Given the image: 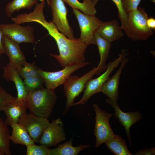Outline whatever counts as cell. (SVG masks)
I'll list each match as a JSON object with an SVG mask.
<instances>
[{
    "label": "cell",
    "instance_id": "cell-21",
    "mask_svg": "<svg viewBox=\"0 0 155 155\" xmlns=\"http://www.w3.org/2000/svg\"><path fill=\"white\" fill-rule=\"evenodd\" d=\"M72 138L69 141L59 144L55 148L50 149V155H77L82 150L88 148L89 144L80 145L77 147L73 146Z\"/></svg>",
    "mask_w": 155,
    "mask_h": 155
},
{
    "label": "cell",
    "instance_id": "cell-18",
    "mask_svg": "<svg viewBox=\"0 0 155 155\" xmlns=\"http://www.w3.org/2000/svg\"><path fill=\"white\" fill-rule=\"evenodd\" d=\"M27 109L25 101L16 98L3 110L6 117L5 122L8 125L18 123L20 118L26 113Z\"/></svg>",
    "mask_w": 155,
    "mask_h": 155
},
{
    "label": "cell",
    "instance_id": "cell-26",
    "mask_svg": "<svg viewBox=\"0 0 155 155\" xmlns=\"http://www.w3.org/2000/svg\"><path fill=\"white\" fill-rule=\"evenodd\" d=\"M20 76L25 78L39 75L40 69L33 63H30L25 60L21 62L16 67Z\"/></svg>",
    "mask_w": 155,
    "mask_h": 155
},
{
    "label": "cell",
    "instance_id": "cell-37",
    "mask_svg": "<svg viewBox=\"0 0 155 155\" xmlns=\"http://www.w3.org/2000/svg\"><path fill=\"white\" fill-rule=\"evenodd\" d=\"M153 3H155V0H150Z\"/></svg>",
    "mask_w": 155,
    "mask_h": 155
},
{
    "label": "cell",
    "instance_id": "cell-11",
    "mask_svg": "<svg viewBox=\"0 0 155 155\" xmlns=\"http://www.w3.org/2000/svg\"><path fill=\"white\" fill-rule=\"evenodd\" d=\"M18 123L25 128L35 143H38L44 130L50 123L48 119L30 113L22 116Z\"/></svg>",
    "mask_w": 155,
    "mask_h": 155
},
{
    "label": "cell",
    "instance_id": "cell-12",
    "mask_svg": "<svg viewBox=\"0 0 155 155\" xmlns=\"http://www.w3.org/2000/svg\"><path fill=\"white\" fill-rule=\"evenodd\" d=\"M65 139L63 123L60 118L53 120L46 127L38 142L48 148L56 146Z\"/></svg>",
    "mask_w": 155,
    "mask_h": 155
},
{
    "label": "cell",
    "instance_id": "cell-34",
    "mask_svg": "<svg viewBox=\"0 0 155 155\" xmlns=\"http://www.w3.org/2000/svg\"><path fill=\"white\" fill-rule=\"evenodd\" d=\"M3 33L0 30V53L2 54L4 53V51L2 43V38Z\"/></svg>",
    "mask_w": 155,
    "mask_h": 155
},
{
    "label": "cell",
    "instance_id": "cell-8",
    "mask_svg": "<svg viewBox=\"0 0 155 155\" xmlns=\"http://www.w3.org/2000/svg\"><path fill=\"white\" fill-rule=\"evenodd\" d=\"M90 63L88 62L71 65L68 66L60 71L55 72H49L40 69L39 75L44 82L46 88L55 90L59 86L64 84L73 72Z\"/></svg>",
    "mask_w": 155,
    "mask_h": 155
},
{
    "label": "cell",
    "instance_id": "cell-9",
    "mask_svg": "<svg viewBox=\"0 0 155 155\" xmlns=\"http://www.w3.org/2000/svg\"><path fill=\"white\" fill-rule=\"evenodd\" d=\"M52 22L58 30L67 38H75L73 31L67 18L68 11L63 0H49Z\"/></svg>",
    "mask_w": 155,
    "mask_h": 155
},
{
    "label": "cell",
    "instance_id": "cell-23",
    "mask_svg": "<svg viewBox=\"0 0 155 155\" xmlns=\"http://www.w3.org/2000/svg\"><path fill=\"white\" fill-rule=\"evenodd\" d=\"M72 8L80 10L89 15H95L97 12L95 6L99 0H83L81 2L78 0H63Z\"/></svg>",
    "mask_w": 155,
    "mask_h": 155
},
{
    "label": "cell",
    "instance_id": "cell-24",
    "mask_svg": "<svg viewBox=\"0 0 155 155\" xmlns=\"http://www.w3.org/2000/svg\"><path fill=\"white\" fill-rule=\"evenodd\" d=\"M38 0H13L5 5V11L8 18L16 11L23 9H31L38 3Z\"/></svg>",
    "mask_w": 155,
    "mask_h": 155
},
{
    "label": "cell",
    "instance_id": "cell-5",
    "mask_svg": "<svg viewBox=\"0 0 155 155\" xmlns=\"http://www.w3.org/2000/svg\"><path fill=\"white\" fill-rule=\"evenodd\" d=\"M98 68L94 67L82 76L71 75L63 85L66 102L63 114L66 113L74 103L75 98L81 93L87 82L97 74Z\"/></svg>",
    "mask_w": 155,
    "mask_h": 155
},
{
    "label": "cell",
    "instance_id": "cell-38",
    "mask_svg": "<svg viewBox=\"0 0 155 155\" xmlns=\"http://www.w3.org/2000/svg\"><path fill=\"white\" fill-rule=\"evenodd\" d=\"M2 54L0 53V57H1V55Z\"/></svg>",
    "mask_w": 155,
    "mask_h": 155
},
{
    "label": "cell",
    "instance_id": "cell-17",
    "mask_svg": "<svg viewBox=\"0 0 155 155\" xmlns=\"http://www.w3.org/2000/svg\"><path fill=\"white\" fill-rule=\"evenodd\" d=\"M102 37L111 43L123 36L122 29L116 20L102 22L97 31Z\"/></svg>",
    "mask_w": 155,
    "mask_h": 155
},
{
    "label": "cell",
    "instance_id": "cell-22",
    "mask_svg": "<svg viewBox=\"0 0 155 155\" xmlns=\"http://www.w3.org/2000/svg\"><path fill=\"white\" fill-rule=\"evenodd\" d=\"M104 143L108 149L115 155H132L129 150L125 141L119 135H116Z\"/></svg>",
    "mask_w": 155,
    "mask_h": 155
},
{
    "label": "cell",
    "instance_id": "cell-2",
    "mask_svg": "<svg viewBox=\"0 0 155 155\" xmlns=\"http://www.w3.org/2000/svg\"><path fill=\"white\" fill-rule=\"evenodd\" d=\"M57 100L54 90L42 87L28 91L25 102L30 113L48 119L52 113Z\"/></svg>",
    "mask_w": 155,
    "mask_h": 155
},
{
    "label": "cell",
    "instance_id": "cell-13",
    "mask_svg": "<svg viewBox=\"0 0 155 155\" xmlns=\"http://www.w3.org/2000/svg\"><path fill=\"white\" fill-rule=\"evenodd\" d=\"M128 60V59L126 57L123 59L117 71L111 77L109 78L100 90V92H102L108 98L114 102H117L118 100V89L121 75Z\"/></svg>",
    "mask_w": 155,
    "mask_h": 155
},
{
    "label": "cell",
    "instance_id": "cell-14",
    "mask_svg": "<svg viewBox=\"0 0 155 155\" xmlns=\"http://www.w3.org/2000/svg\"><path fill=\"white\" fill-rule=\"evenodd\" d=\"M106 102L114 108V115L119 119L124 127L127 136L131 143L130 128L131 127L138 122L142 118L139 112H124L120 109L117 102H114L107 98Z\"/></svg>",
    "mask_w": 155,
    "mask_h": 155
},
{
    "label": "cell",
    "instance_id": "cell-15",
    "mask_svg": "<svg viewBox=\"0 0 155 155\" xmlns=\"http://www.w3.org/2000/svg\"><path fill=\"white\" fill-rule=\"evenodd\" d=\"M3 69L2 77L7 82L12 81L15 84L17 92L16 98L25 102L28 92L16 67L9 63Z\"/></svg>",
    "mask_w": 155,
    "mask_h": 155
},
{
    "label": "cell",
    "instance_id": "cell-31",
    "mask_svg": "<svg viewBox=\"0 0 155 155\" xmlns=\"http://www.w3.org/2000/svg\"><path fill=\"white\" fill-rule=\"evenodd\" d=\"M141 0H122L123 7L128 13L136 9Z\"/></svg>",
    "mask_w": 155,
    "mask_h": 155
},
{
    "label": "cell",
    "instance_id": "cell-7",
    "mask_svg": "<svg viewBox=\"0 0 155 155\" xmlns=\"http://www.w3.org/2000/svg\"><path fill=\"white\" fill-rule=\"evenodd\" d=\"M93 106L96 113L94 134L96 139L95 146L97 148L115 135L109 123L113 115L101 109L97 104H93Z\"/></svg>",
    "mask_w": 155,
    "mask_h": 155
},
{
    "label": "cell",
    "instance_id": "cell-19",
    "mask_svg": "<svg viewBox=\"0 0 155 155\" xmlns=\"http://www.w3.org/2000/svg\"><path fill=\"white\" fill-rule=\"evenodd\" d=\"M95 45H97L100 56V61L97 67V74L99 75L106 69V62L108 59L111 49V43L104 39L96 32L95 35Z\"/></svg>",
    "mask_w": 155,
    "mask_h": 155
},
{
    "label": "cell",
    "instance_id": "cell-6",
    "mask_svg": "<svg viewBox=\"0 0 155 155\" xmlns=\"http://www.w3.org/2000/svg\"><path fill=\"white\" fill-rule=\"evenodd\" d=\"M73 11L80 29V39L88 46L95 45V35L102 21L95 15H86L78 9L73 8Z\"/></svg>",
    "mask_w": 155,
    "mask_h": 155
},
{
    "label": "cell",
    "instance_id": "cell-29",
    "mask_svg": "<svg viewBox=\"0 0 155 155\" xmlns=\"http://www.w3.org/2000/svg\"><path fill=\"white\" fill-rule=\"evenodd\" d=\"M116 5L118 12V16L121 25V28L123 29L126 26L128 18V13L125 11L123 6L122 0H111Z\"/></svg>",
    "mask_w": 155,
    "mask_h": 155
},
{
    "label": "cell",
    "instance_id": "cell-32",
    "mask_svg": "<svg viewBox=\"0 0 155 155\" xmlns=\"http://www.w3.org/2000/svg\"><path fill=\"white\" fill-rule=\"evenodd\" d=\"M155 149L154 147L150 149H143L139 150L134 155H155Z\"/></svg>",
    "mask_w": 155,
    "mask_h": 155
},
{
    "label": "cell",
    "instance_id": "cell-1",
    "mask_svg": "<svg viewBox=\"0 0 155 155\" xmlns=\"http://www.w3.org/2000/svg\"><path fill=\"white\" fill-rule=\"evenodd\" d=\"M35 22L46 29L55 40L59 54L50 55L53 57L63 68L85 62V52L88 46L86 44L79 38L70 39L60 32L52 22L46 21L43 14L38 16Z\"/></svg>",
    "mask_w": 155,
    "mask_h": 155
},
{
    "label": "cell",
    "instance_id": "cell-3",
    "mask_svg": "<svg viewBox=\"0 0 155 155\" xmlns=\"http://www.w3.org/2000/svg\"><path fill=\"white\" fill-rule=\"evenodd\" d=\"M148 18L145 9L141 7L129 12L127 22L123 29L126 36L134 41L146 40L152 36V30L147 24Z\"/></svg>",
    "mask_w": 155,
    "mask_h": 155
},
{
    "label": "cell",
    "instance_id": "cell-25",
    "mask_svg": "<svg viewBox=\"0 0 155 155\" xmlns=\"http://www.w3.org/2000/svg\"><path fill=\"white\" fill-rule=\"evenodd\" d=\"M6 124L0 117V148L5 155H11L9 131Z\"/></svg>",
    "mask_w": 155,
    "mask_h": 155
},
{
    "label": "cell",
    "instance_id": "cell-36",
    "mask_svg": "<svg viewBox=\"0 0 155 155\" xmlns=\"http://www.w3.org/2000/svg\"><path fill=\"white\" fill-rule=\"evenodd\" d=\"M47 2V3L48 5V6H49V0H46Z\"/></svg>",
    "mask_w": 155,
    "mask_h": 155
},
{
    "label": "cell",
    "instance_id": "cell-10",
    "mask_svg": "<svg viewBox=\"0 0 155 155\" xmlns=\"http://www.w3.org/2000/svg\"><path fill=\"white\" fill-rule=\"evenodd\" d=\"M0 30L3 34L20 44L35 42L34 28L32 26H21L15 23L0 24Z\"/></svg>",
    "mask_w": 155,
    "mask_h": 155
},
{
    "label": "cell",
    "instance_id": "cell-30",
    "mask_svg": "<svg viewBox=\"0 0 155 155\" xmlns=\"http://www.w3.org/2000/svg\"><path fill=\"white\" fill-rule=\"evenodd\" d=\"M16 98L0 86V111H3L5 108Z\"/></svg>",
    "mask_w": 155,
    "mask_h": 155
},
{
    "label": "cell",
    "instance_id": "cell-33",
    "mask_svg": "<svg viewBox=\"0 0 155 155\" xmlns=\"http://www.w3.org/2000/svg\"><path fill=\"white\" fill-rule=\"evenodd\" d=\"M147 24L148 27L152 30L155 29V19L152 17L148 18L146 20Z\"/></svg>",
    "mask_w": 155,
    "mask_h": 155
},
{
    "label": "cell",
    "instance_id": "cell-27",
    "mask_svg": "<svg viewBox=\"0 0 155 155\" xmlns=\"http://www.w3.org/2000/svg\"><path fill=\"white\" fill-rule=\"evenodd\" d=\"M25 89L28 92L43 87L44 80L40 75L25 78L23 81Z\"/></svg>",
    "mask_w": 155,
    "mask_h": 155
},
{
    "label": "cell",
    "instance_id": "cell-20",
    "mask_svg": "<svg viewBox=\"0 0 155 155\" xmlns=\"http://www.w3.org/2000/svg\"><path fill=\"white\" fill-rule=\"evenodd\" d=\"M10 126L12 131L9 138L13 143L26 146L35 144L34 142L22 125L17 123Z\"/></svg>",
    "mask_w": 155,
    "mask_h": 155
},
{
    "label": "cell",
    "instance_id": "cell-4",
    "mask_svg": "<svg viewBox=\"0 0 155 155\" xmlns=\"http://www.w3.org/2000/svg\"><path fill=\"white\" fill-rule=\"evenodd\" d=\"M128 54L126 50L122 49L118 57L107 65L106 69L103 73L96 78L90 79L86 84L82 97L78 102L74 103L73 106L85 104L91 97L100 92L101 87L109 78L110 74L118 67L123 59Z\"/></svg>",
    "mask_w": 155,
    "mask_h": 155
},
{
    "label": "cell",
    "instance_id": "cell-16",
    "mask_svg": "<svg viewBox=\"0 0 155 155\" xmlns=\"http://www.w3.org/2000/svg\"><path fill=\"white\" fill-rule=\"evenodd\" d=\"M2 43L4 53L9 59V63L15 67L22 61L25 60V57L22 51L20 44L3 34Z\"/></svg>",
    "mask_w": 155,
    "mask_h": 155
},
{
    "label": "cell",
    "instance_id": "cell-28",
    "mask_svg": "<svg viewBox=\"0 0 155 155\" xmlns=\"http://www.w3.org/2000/svg\"><path fill=\"white\" fill-rule=\"evenodd\" d=\"M26 146V155H50V149L44 145L34 144Z\"/></svg>",
    "mask_w": 155,
    "mask_h": 155
},
{
    "label": "cell",
    "instance_id": "cell-35",
    "mask_svg": "<svg viewBox=\"0 0 155 155\" xmlns=\"http://www.w3.org/2000/svg\"><path fill=\"white\" fill-rule=\"evenodd\" d=\"M5 155L3 152L0 148V155Z\"/></svg>",
    "mask_w": 155,
    "mask_h": 155
}]
</instances>
